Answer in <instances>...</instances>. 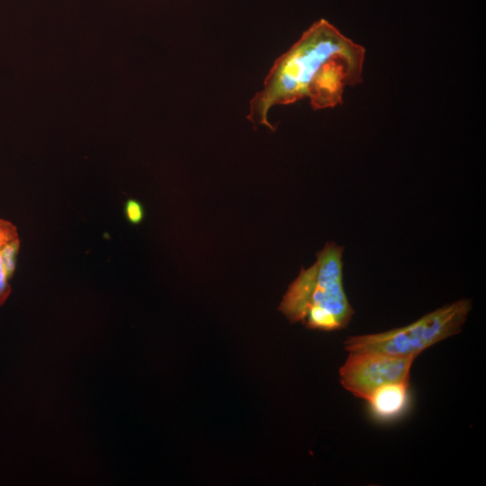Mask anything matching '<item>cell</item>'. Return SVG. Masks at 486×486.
Wrapping results in <instances>:
<instances>
[{
    "label": "cell",
    "instance_id": "1",
    "mask_svg": "<svg viewBox=\"0 0 486 486\" xmlns=\"http://www.w3.org/2000/svg\"><path fill=\"white\" fill-rule=\"evenodd\" d=\"M364 56L363 46L319 20L275 60L249 103L247 119L274 130L268 112L275 105L306 97L314 110L341 104L345 88L362 82Z\"/></svg>",
    "mask_w": 486,
    "mask_h": 486
},
{
    "label": "cell",
    "instance_id": "2",
    "mask_svg": "<svg viewBox=\"0 0 486 486\" xmlns=\"http://www.w3.org/2000/svg\"><path fill=\"white\" fill-rule=\"evenodd\" d=\"M344 247L331 241L316 253V262L302 268L289 285L279 310L292 323L320 331L339 330L354 315L343 285Z\"/></svg>",
    "mask_w": 486,
    "mask_h": 486
},
{
    "label": "cell",
    "instance_id": "3",
    "mask_svg": "<svg viewBox=\"0 0 486 486\" xmlns=\"http://www.w3.org/2000/svg\"><path fill=\"white\" fill-rule=\"evenodd\" d=\"M472 309L462 299L431 311L405 327L375 334L347 338L346 351L373 350L392 356L416 358L436 343L459 333Z\"/></svg>",
    "mask_w": 486,
    "mask_h": 486
},
{
    "label": "cell",
    "instance_id": "4",
    "mask_svg": "<svg viewBox=\"0 0 486 486\" xmlns=\"http://www.w3.org/2000/svg\"><path fill=\"white\" fill-rule=\"evenodd\" d=\"M414 359L373 350L349 351L339 368L340 382L354 396L366 400L384 384L409 382Z\"/></svg>",
    "mask_w": 486,
    "mask_h": 486
},
{
    "label": "cell",
    "instance_id": "5",
    "mask_svg": "<svg viewBox=\"0 0 486 486\" xmlns=\"http://www.w3.org/2000/svg\"><path fill=\"white\" fill-rule=\"evenodd\" d=\"M371 414L381 421L400 417L410 403L409 382L384 384L372 392L366 400Z\"/></svg>",
    "mask_w": 486,
    "mask_h": 486
},
{
    "label": "cell",
    "instance_id": "6",
    "mask_svg": "<svg viewBox=\"0 0 486 486\" xmlns=\"http://www.w3.org/2000/svg\"><path fill=\"white\" fill-rule=\"evenodd\" d=\"M19 248L17 228L12 222L0 219V307L12 291L10 280L15 270Z\"/></svg>",
    "mask_w": 486,
    "mask_h": 486
},
{
    "label": "cell",
    "instance_id": "7",
    "mask_svg": "<svg viewBox=\"0 0 486 486\" xmlns=\"http://www.w3.org/2000/svg\"><path fill=\"white\" fill-rule=\"evenodd\" d=\"M123 213L126 220L131 225L142 223L146 215L143 204L132 198L128 199L124 202Z\"/></svg>",
    "mask_w": 486,
    "mask_h": 486
}]
</instances>
